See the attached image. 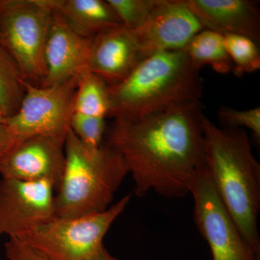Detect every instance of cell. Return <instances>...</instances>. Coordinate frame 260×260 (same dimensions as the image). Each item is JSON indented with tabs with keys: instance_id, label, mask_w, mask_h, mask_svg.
I'll return each mask as SVG.
<instances>
[{
	"instance_id": "7a4b0ae2",
	"label": "cell",
	"mask_w": 260,
	"mask_h": 260,
	"mask_svg": "<svg viewBox=\"0 0 260 260\" xmlns=\"http://www.w3.org/2000/svg\"><path fill=\"white\" fill-rule=\"evenodd\" d=\"M201 121L210 179L243 237L259 255L260 164L247 133L239 128L219 127L204 113Z\"/></svg>"
},
{
	"instance_id": "5bb4252c",
	"label": "cell",
	"mask_w": 260,
	"mask_h": 260,
	"mask_svg": "<svg viewBox=\"0 0 260 260\" xmlns=\"http://www.w3.org/2000/svg\"><path fill=\"white\" fill-rule=\"evenodd\" d=\"M205 29L260 40L259 2L253 0H186Z\"/></svg>"
},
{
	"instance_id": "6da1fadb",
	"label": "cell",
	"mask_w": 260,
	"mask_h": 260,
	"mask_svg": "<svg viewBox=\"0 0 260 260\" xmlns=\"http://www.w3.org/2000/svg\"><path fill=\"white\" fill-rule=\"evenodd\" d=\"M203 113L201 103H189L141 120H114L108 126L104 140L124 160L135 195L189 194L191 177L205 166Z\"/></svg>"
},
{
	"instance_id": "30bf717a",
	"label": "cell",
	"mask_w": 260,
	"mask_h": 260,
	"mask_svg": "<svg viewBox=\"0 0 260 260\" xmlns=\"http://www.w3.org/2000/svg\"><path fill=\"white\" fill-rule=\"evenodd\" d=\"M204 29L186 0H160L146 21L131 30L144 59L157 53L183 50Z\"/></svg>"
},
{
	"instance_id": "ba28073f",
	"label": "cell",
	"mask_w": 260,
	"mask_h": 260,
	"mask_svg": "<svg viewBox=\"0 0 260 260\" xmlns=\"http://www.w3.org/2000/svg\"><path fill=\"white\" fill-rule=\"evenodd\" d=\"M25 95L5 124L20 140L42 134L66 135L73 114L77 77L49 87L24 82Z\"/></svg>"
},
{
	"instance_id": "9c48e42d",
	"label": "cell",
	"mask_w": 260,
	"mask_h": 260,
	"mask_svg": "<svg viewBox=\"0 0 260 260\" xmlns=\"http://www.w3.org/2000/svg\"><path fill=\"white\" fill-rule=\"evenodd\" d=\"M55 186L49 180H0V235L23 237L56 218Z\"/></svg>"
},
{
	"instance_id": "4fadbf2b",
	"label": "cell",
	"mask_w": 260,
	"mask_h": 260,
	"mask_svg": "<svg viewBox=\"0 0 260 260\" xmlns=\"http://www.w3.org/2000/svg\"><path fill=\"white\" fill-rule=\"evenodd\" d=\"M143 60L134 34L121 25L93 38L85 71L112 86L125 79Z\"/></svg>"
},
{
	"instance_id": "3957f363",
	"label": "cell",
	"mask_w": 260,
	"mask_h": 260,
	"mask_svg": "<svg viewBox=\"0 0 260 260\" xmlns=\"http://www.w3.org/2000/svg\"><path fill=\"white\" fill-rule=\"evenodd\" d=\"M200 70L184 50L145 58L125 79L109 86L114 120H141L189 103L200 102Z\"/></svg>"
},
{
	"instance_id": "8fae6325",
	"label": "cell",
	"mask_w": 260,
	"mask_h": 260,
	"mask_svg": "<svg viewBox=\"0 0 260 260\" xmlns=\"http://www.w3.org/2000/svg\"><path fill=\"white\" fill-rule=\"evenodd\" d=\"M66 135H37L20 140L0 162L1 177L49 180L56 190L64 170Z\"/></svg>"
},
{
	"instance_id": "277c9868",
	"label": "cell",
	"mask_w": 260,
	"mask_h": 260,
	"mask_svg": "<svg viewBox=\"0 0 260 260\" xmlns=\"http://www.w3.org/2000/svg\"><path fill=\"white\" fill-rule=\"evenodd\" d=\"M65 167L55 192L56 218H75L103 213L128 173L119 153L104 140L83 144L70 128L65 139Z\"/></svg>"
},
{
	"instance_id": "d6986e66",
	"label": "cell",
	"mask_w": 260,
	"mask_h": 260,
	"mask_svg": "<svg viewBox=\"0 0 260 260\" xmlns=\"http://www.w3.org/2000/svg\"><path fill=\"white\" fill-rule=\"evenodd\" d=\"M225 47L237 76L252 73L260 68V51L257 43L243 36L224 35Z\"/></svg>"
},
{
	"instance_id": "52a82bcc",
	"label": "cell",
	"mask_w": 260,
	"mask_h": 260,
	"mask_svg": "<svg viewBox=\"0 0 260 260\" xmlns=\"http://www.w3.org/2000/svg\"><path fill=\"white\" fill-rule=\"evenodd\" d=\"M189 193L194 200L195 224L213 260H260L219 198L205 166L191 177Z\"/></svg>"
},
{
	"instance_id": "9a60e30c",
	"label": "cell",
	"mask_w": 260,
	"mask_h": 260,
	"mask_svg": "<svg viewBox=\"0 0 260 260\" xmlns=\"http://www.w3.org/2000/svg\"><path fill=\"white\" fill-rule=\"evenodd\" d=\"M49 3L73 31L86 39H93L122 25L107 0H49Z\"/></svg>"
},
{
	"instance_id": "44dd1931",
	"label": "cell",
	"mask_w": 260,
	"mask_h": 260,
	"mask_svg": "<svg viewBox=\"0 0 260 260\" xmlns=\"http://www.w3.org/2000/svg\"><path fill=\"white\" fill-rule=\"evenodd\" d=\"M108 125L106 118L73 113L70 128L85 145L96 148L104 143Z\"/></svg>"
},
{
	"instance_id": "603a6c76",
	"label": "cell",
	"mask_w": 260,
	"mask_h": 260,
	"mask_svg": "<svg viewBox=\"0 0 260 260\" xmlns=\"http://www.w3.org/2000/svg\"><path fill=\"white\" fill-rule=\"evenodd\" d=\"M8 260H49L18 238H10L5 244Z\"/></svg>"
},
{
	"instance_id": "7c38bea8",
	"label": "cell",
	"mask_w": 260,
	"mask_h": 260,
	"mask_svg": "<svg viewBox=\"0 0 260 260\" xmlns=\"http://www.w3.org/2000/svg\"><path fill=\"white\" fill-rule=\"evenodd\" d=\"M93 39L80 37L54 12L45 47L46 75L40 86L64 83L85 71Z\"/></svg>"
},
{
	"instance_id": "d4e9b609",
	"label": "cell",
	"mask_w": 260,
	"mask_h": 260,
	"mask_svg": "<svg viewBox=\"0 0 260 260\" xmlns=\"http://www.w3.org/2000/svg\"><path fill=\"white\" fill-rule=\"evenodd\" d=\"M95 260H119L116 259V257H114V256H112L110 253L109 252V251L106 249L105 246L102 248V250H101L99 254H98L96 258H95Z\"/></svg>"
},
{
	"instance_id": "2e32d148",
	"label": "cell",
	"mask_w": 260,
	"mask_h": 260,
	"mask_svg": "<svg viewBox=\"0 0 260 260\" xmlns=\"http://www.w3.org/2000/svg\"><path fill=\"white\" fill-rule=\"evenodd\" d=\"M183 50L200 70L210 65L220 74H227L233 70L224 36L218 32L204 29L196 34Z\"/></svg>"
},
{
	"instance_id": "e0dca14e",
	"label": "cell",
	"mask_w": 260,
	"mask_h": 260,
	"mask_svg": "<svg viewBox=\"0 0 260 260\" xmlns=\"http://www.w3.org/2000/svg\"><path fill=\"white\" fill-rule=\"evenodd\" d=\"M109 110V85L90 72L84 71L78 75L73 113L107 119Z\"/></svg>"
},
{
	"instance_id": "ac0fdd59",
	"label": "cell",
	"mask_w": 260,
	"mask_h": 260,
	"mask_svg": "<svg viewBox=\"0 0 260 260\" xmlns=\"http://www.w3.org/2000/svg\"><path fill=\"white\" fill-rule=\"evenodd\" d=\"M23 75L9 53L0 46V109L7 119L15 115L25 95Z\"/></svg>"
},
{
	"instance_id": "8992f818",
	"label": "cell",
	"mask_w": 260,
	"mask_h": 260,
	"mask_svg": "<svg viewBox=\"0 0 260 260\" xmlns=\"http://www.w3.org/2000/svg\"><path fill=\"white\" fill-rule=\"evenodd\" d=\"M126 195L106 211L75 218H55L19 239L49 260H95L103 240L129 204Z\"/></svg>"
},
{
	"instance_id": "484cf974",
	"label": "cell",
	"mask_w": 260,
	"mask_h": 260,
	"mask_svg": "<svg viewBox=\"0 0 260 260\" xmlns=\"http://www.w3.org/2000/svg\"><path fill=\"white\" fill-rule=\"evenodd\" d=\"M7 118L5 117L4 114H3V111L0 109V124H5L6 122Z\"/></svg>"
},
{
	"instance_id": "ffe728a7",
	"label": "cell",
	"mask_w": 260,
	"mask_h": 260,
	"mask_svg": "<svg viewBox=\"0 0 260 260\" xmlns=\"http://www.w3.org/2000/svg\"><path fill=\"white\" fill-rule=\"evenodd\" d=\"M120 20L129 30H135L146 21L160 0H107Z\"/></svg>"
},
{
	"instance_id": "5b68a950",
	"label": "cell",
	"mask_w": 260,
	"mask_h": 260,
	"mask_svg": "<svg viewBox=\"0 0 260 260\" xmlns=\"http://www.w3.org/2000/svg\"><path fill=\"white\" fill-rule=\"evenodd\" d=\"M53 14L49 0H0V46L18 64L23 79L34 85L45 78Z\"/></svg>"
},
{
	"instance_id": "cb8c5ba5",
	"label": "cell",
	"mask_w": 260,
	"mask_h": 260,
	"mask_svg": "<svg viewBox=\"0 0 260 260\" xmlns=\"http://www.w3.org/2000/svg\"><path fill=\"white\" fill-rule=\"evenodd\" d=\"M20 141L6 124H0V162Z\"/></svg>"
},
{
	"instance_id": "7402d4cb",
	"label": "cell",
	"mask_w": 260,
	"mask_h": 260,
	"mask_svg": "<svg viewBox=\"0 0 260 260\" xmlns=\"http://www.w3.org/2000/svg\"><path fill=\"white\" fill-rule=\"evenodd\" d=\"M219 120L224 127L239 128L244 126L252 132L256 141L260 139V108L249 110H237L231 107H221L218 111Z\"/></svg>"
}]
</instances>
